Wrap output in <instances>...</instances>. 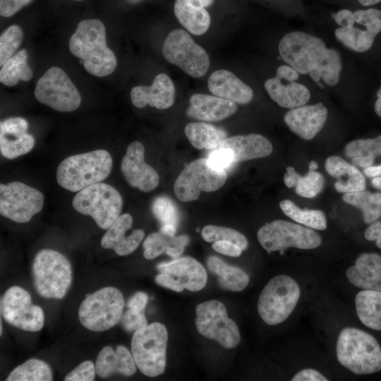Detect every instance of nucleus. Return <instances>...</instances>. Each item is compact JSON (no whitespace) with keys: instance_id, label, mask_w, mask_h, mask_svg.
I'll return each mask as SVG.
<instances>
[{"instance_id":"obj_52","label":"nucleus","mask_w":381,"mask_h":381,"mask_svg":"<svg viewBox=\"0 0 381 381\" xmlns=\"http://www.w3.org/2000/svg\"><path fill=\"white\" fill-rule=\"evenodd\" d=\"M148 301V296L147 294L139 291L135 293L128 301L127 307L129 309L138 311L145 312Z\"/></svg>"},{"instance_id":"obj_44","label":"nucleus","mask_w":381,"mask_h":381,"mask_svg":"<svg viewBox=\"0 0 381 381\" xmlns=\"http://www.w3.org/2000/svg\"><path fill=\"white\" fill-rule=\"evenodd\" d=\"M23 38L20 27L13 25L6 29L0 36V65L2 66L18 49Z\"/></svg>"},{"instance_id":"obj_28","label":"nucleus","mask_w":381,"mask_h":381,"mask_svg":"<svg viewBox=\"0 0 381 381\" xmlns=\"http://www.w3.org/2000/svg\"><path fill=\"white\" fill-rule=\"evenodd\" d=\"M218 147L231 150L235 163L266 157L273 150L271 142L263 135L256 133L226 138Z\"/></svg>"},{"instance_id":"obj_29","label":"nucleus","mask_w":381,"mask_h":381,"mask_svg":"<svg viewBox=\"0 0 381 381\" xmlns=\"http://www.w3.org/2000/svg\"><path fill=\"white\" fill-rule=\"evenodd\" d=\"M264 87L274 102L289 109L305 105L310 98V92L304 85L277 76L267 80Z\"/></svg>"},{"instance_id":"obj_8","label":"nucleus","mask_w":381,"mask_h":381,"mask_svg":"<svg viewBox=\"0 0 381 381\" xmlns=\"http://www.w3.org/2000/svg\"><path fill=\"white\" fill-rule=\"evenodd\" d=\"M300 296V287L292 277L284 274L275 276L260 294L258 313L269 325L280 324L292 313Z\"/></svg>"},{"instance_id":"obj_26","label":"nucleus","mask_w":381,"mask_h":381,"mask_svg":"<svg viewBox=\"0 0 381 381\" xmlns=\"http://www.w3.org/2000/svg\"><path fill=\"white\" fill-rule=\"evenodd\" d=\"M214 0H176L174 11L179 22L191 34L201 35L211 23L210 16L205 8Z\"/></svg>"},{"instance_id":"obj_5","label":"nucleus","mask_w":381,"mask_h":381,"mask_svg":"<svg viewBox=\"0 0 381 381\" xmlns=\"http://www.w3.org/2000/svg\"><path fill=\"white\" fill-rule=\"evenodd\" d=\"M32 272L35 290L44 298L61 299L71 285V263L66 256L54 250L39 251L34 258Z\"/></svg>"},{"instance_id":"obj_36","label":"nucleus","mask_w":381,"mask_h":381,"mask_svg":"<svg viewBox=\"0 0 381 381\" xmlns=\"http://www.w3.org/2000/svg\"><path fill=\"white\" fill-rule=\"evenodd\" d=\"M284 176V182L286 187H295L297 195L311 198L317 196L323 189L325 179L323 176L316 171H309L305 176L298 174L294 167H288Z\"/></svg>"},{"instance_id":"obj_33","label":"nucleus","mask_w":381,"mask_h":381,"mask_svg":"<svg viewBox=\"0 0 381 381\" xmlns=\"http://www.w3.org/2000/svg\"><path fill=\"white\" fill-rule=\"evenodd\" d=\"M206 263L209 270L219 277V284L223 289L241 291L248 286L249 277L241 268L229 265L214 255L209 256Z\"/></svg>"},{"instance_id":"obj_42","label":"nucleus","mask_w":381,"mask_h":381,"mask_svg":"<svg viewBox=\"0 0 381 381\" xmlns=\"http://www.w3.org/2000/svg\"><path fill=\"white\" fill-rule=\"evenodd\" d=\"M202 238L209 243L217 241H226L238 245L242 250L248 246L246 237L238 231L226 226L207 225L201 231Z\"/></svg>"},{"instance_id":"obj_64","label":"nucleus","mask_w":381,"mask_h":381,"mask_svg":"<svg viewBox=\"0 0 381 381\" xmlns=\"http://www.w3.org/2000/svg\"><path fill=\"white\" fill-rule=\"evenodd\" d=\"M380 87H381V86H380Z\"/></svg>"},{"instance_id":"obj_13","label":"nucleus","mask_w":381,"mask_h":381,"mask_svg":"<svg viewBox=\"0 0 381 381\" xmlns=\"http://www.w3.org/2000/svg\"><path fill=\"white\" fill-rule=\"evenodd\" d=\"M195 326L203 337L219 342L226 349H233L241 341L236 322L229 318L225 306L217 300L198 304L195 308Z\"/></svg>"},{"instance_id":"obj_2","label":"nucleus","mask_w":381,"mask_h":381,"mask_svg":"<svg viewBox=\"0 0 381 381\" xmlns=\"http://www.w3.org/2000/svg\"><path fill=\"white\" fill-rule=\"evenodd\" d=\"M69 49L83 60L86 71L95 76H107L116 68V57L107 45L105 26L99 19L79 22L70 38Z\"/></svg>"},{"instance_id":"obj_55","label":"nucleus","mask_w":381,"mask_h":381,"mask_svg":"<svg viewBox=\"0 0 381 381\" xmlns=\"http://www.w3.org/2000/svg\"><path fill=\"white\" fill-rule=\"evenodd\" d=\"M277 77L289 82H295L299 78V73L289 65H282L277 69Z\"/></svg>"},{"instance_id":"obj_37","label":"nucleus","mask_w":381,"mask_h":381,"mask_svg":"<svg viewBox=\"0 0 381 381\" xmlns=\"http://www.w3.org/2000/svg\"><path fill=\"white\" fill-rule=\"evenodd\" d=\"M342 199L362 211L365 224H371L381 217V193L363 190L344 193Z\"/></svg>"},{"instance_id":"obj_41","label":"nucleus","mask_w":381,"mask_h":381,"mask_svg":"<svg viewBox=\"0 0 381 381\" xmlns=\"http://www.w3.org/2000/svg\"><path fill=\"white\" fill-rule=\"evenodd\" d=\"M334 35L345 47L357 52H364L371 48L376 36L366 29L362 30L355 26L338 28Z\"/></svg>"},{"instance_id":"obj_12","label":"nucleus","mask_w":381,"mask_h":381,"mask_svg":"<svg viewBox=\"0 0 381 381\" xmlns=\"http://www.w3.org/2000/svg\"><path fill=\"white\" fill-rule=\"evenodd\" d=\"M162 51L169 62L193 78L202 77L209 68L210 61L206 51L182 29H176L169 32Z\"/></svg>"},{"instance_id":"obj_46","label":"nucleus","mask_w":381,"mask_h":381,"mask_svg":"<svg viewBox=\"0 0 381 381\" xmlns=\"http://www.w3.org/2000/svg\"><path fill=\"white\" fill-rule=\"evenodd\" d=\"M209 164L214 168L226 170L235 164L234 155L226 147H217L207 157Z\"/></svg>"},{"instance_id":"obj_56","label":"nucleus","mask_w":381,"mask_h":381,"mask_svg":"<svg viewBox=\"0 0 381 381\" xmlns=\"http://www.w3.org/2000/svg\"><path fill=\"white\" fill-rule=\"evenodd\" d=\"M363 173L366 177L371 179L372 186L381 190V164L365 168Z\"/></svg>"},{"instance_id":"obj_54","label":"nucleus","mask_w":381,"mask_h":381,"mask_svg":"<svg viewBox=\"0 0 381 381\" xmlns=\"http://www.w3.org/2000/svg\"><path fill=\"white\" fill-rule=\"evenodd\" d=\"M364 236L368 241H375L377 246L381 249V221L372 223L365 231Z\"/></svg>"},{"instance_id":"obj_47","label":"nucleus","mask_w":381,"mask_h":381,"mask_svg":"<svg viewBox=\"0 0 381 381\" xmlns=\"http://www.w3.org/2000/svg\"><path fill=\"white\" fill-rule=\"evenodd\" d=\"M95 365L90 361H85L71 370L64 378L66 381H92L95 379Z\"/></svg>"},{"instance_id":"obj_40","label":"nucleus","mask_w":381,"mask_h":381,"mask_svg":"<svg viewBox=\"0 0 381 381\" xmlns=\"http://www.w3.org/2000/svg\"><path fill=\"white\" fill-rule=\"evenodd\" d=\"M52 371L49 365L42 360L30 358L15 368L6 381H51Z\"/></svg>"},{"instance_id":"obj_19","label":"nucleus","mask_w":381,"mask_h":381,"mask_svg":"<svg viewBox=\"0 0 381 381\" xmlns=\"http://www.w3.org/2000/svg\"><path fill=\"white\" fill-rule=\"evenodd\" d=\"M327 119V109L321 102L303 105L288 111L284 121L301 138L310 140L322 130Z\"/></svg>"},{"instance_id":"obj_62","label":"nucleus","mask_w":381,"mask_h":381,"mask_svg":"<svg viewBox=\"0 0 381 381\" xmlns=\"http://www.w3.org/2000/svg\"><path fill=\"white\" fill-rule=\"evenodd\" d=\"M0 323H1V327H0L1 332H0V334L1 335V334H2V322H1H1H0Z\"/></svg>"},{"instance_id":"obj_11","label":"nucleus","mask_w":381,"mask_h":381,"mask_svg":"<svg viewBox=\"0 0 381 381\" xmlns=\"http://www.w3.org/2000/svg\"><path fill=\"white\" fill-rule=\"evenodd\" d=\"M227 179L226 170L212 167L206 158L188 164L175 181L174 190L182 202L198 199L201 192H213L224 186Z\"/></svg>"},{"instance_id":"obj_34","label":"nucleus","mask_w":381,"mask_h":381,"mask_svg":"<svg viewBox=\"0 0 381 381\" xmlns=\"http://www.w3.org/2000/svg\"><path fill=\"white\" fill-rule=\"evenodd\" d=\"M357 315L366 327L381 330V291L363 290L355 298Z\"/></svg>"},{"instance_id":"obj_35","label":"nucleus","mask_w":381,"mask_h":381,"mask_svg":"<svg viewBox=\"0 0 381 381\" xmlns=\"http://www.w3.org/2000/svg\"><path fill=\"white\" fill-rule=\"evenodd\" d=\"M344 153L355 167L368 168L376 157L381 155V135L375 138L352 140L346 145Z\"/></svg>"},{"instance_id":"obj_3","label":"nucleus","mask_w":381,"mask_h":381,"mask_svg":"<svg viewBox=\"0 0 381 381\" xmlns=\"http://www.w3.org/2000/svg\"><path fill=\"white\" fill-rule=\"evenodd\" d=\"M112 164V157L105 150L69 156L59 164L56 181L61 187L78 192L107 179L111 171Z\"/></svg>"},{"instance_id":"obj_14","label":"nucleus","mask_w":381,"mask_h":381,"mask_svg":"<svg viewBox=\"0 0 381 381\" xmlns=\"http://www.w3.org/2000/svg\"><path fill=\"white\" fill-rule=\"evenodd\" d=\"M35 96L38 102L61 112L77 109L81 97L77 87L61 68L53 66L38 80Z\"/></svg>"},{"instance_id":"obj_15","label":"nucleus","mask_w":381,"mask_h":381,"mask_svg":"<svg viewBox=\"0 0 381 381\" xmlns=\"http://www.w3.org/2000/svg\"><path fill=\"white\" fill-rule=\"evenodd\" d=\"M44 200L40 190L22 182L0 184V214L13 222H29L42 210Z\"/></svg>"},{"instance_id":"obj_6","label":"nucleus","mask_w":381,"mask_h":381,"mask_svg":"<svg viewBox=\"0 0 381 381\" xmlns=\"http://www.w3.org/2000/svg\"><path fill=\"white\" fill-rule=\"evenodd\" d=\"M168 332L164 325L152 322L135 331L131 339V352L140 371L148 377L164 372Z\"/></svg>"},{"instance_id":"obj_17","label":"nucleus","mask_w":381,"mask_h":381,"mask_svg":"<svg viewBox=\"0 0 381 381\" xmlns=\"http://www.w3.org/2000/svg\"><path fill=\"white\" fill-rule=\"evenodd\" d=\"M145 147L139 141L131 143L121 162V171L126 182L143 192L155 189L159 183L157 172L144 159Z\"/></svg>"},{"instance_id":"obj_49","label":"nucleus","mask_w":381,"mask_h":381,"mask_svg":"<svg viewBox=\"0 0 381 381\" xmlns=\"http://www.w3.org/2000/svg\"><path fill=\"white\" fill-rule=\"evenodd\" d=\"M32 0H0V14L3 17H11Z\"/></svg>"},{"instance_id":"obj_60","label":"nucleus","mask_w":381,"mask_h":381,"mask_svg":"<svg viewBox=\"0 0 381 381\" xmlns=\"http://www.w3.org/2000/svg\"><path fill=\"white\" fill-rule=\"evenodd\" d=\"M308 167H309V169H308L309 171H315L318 169V166L315 162L311 161L309 163Z\"/></svg>"},{"instance_id":"obj_51","label":"nucleus","mask_w":381,"mask_h":381,"mask_svg":"<svg viewBox=\"0 0 381 381\" xmlns=\"http://www.w3.org/2000/svg\"><path fill=\"white\" fill-rule=\"evenodd\" d=\"M292 381H327L328 379L319 371L305 368L298 371L291 378Z\"/></svg>"},{"instance_id":"obj_59","label":"nucleus","mask_w":381,"mask_h":381,"mask_svg":"<svg viewBox=\"0 0 381 381\" xmlns=\"http://www.w3.org/2000/svg\"><path fill=\"white\" fill-rule=\"evenodd\" d=\"M358 2L363 6H371L380 3L381 0H358Z\"/></svg>"},{"instance_id":"obj_4","label":"nucleus","mask_w":381,"mask_h":381,"mask_svg":"<svg viewBox=\"0 0 381 381\" xmlns=\"http://www.w3.org/2000/svg\"><path fill=\"white\" fill-rule=\"evenodd\" d=\"M336 353L339 363L354 374L381 370V347L374 337L361 329L344 328L337 337Z\"/></svg>"},{"instance_id":"obj_43","label":"nucleus","mask_w":381,"mask_h":381,"mask_svg":"<svg viewBox=\"0 0 381 381\" xmlns=\"http://www.w3.org/2000/svg\"><path fill=\"white\" fill-rule=\"evenodd\" d=\"M155 218L162 225L178 226L179 214L175 203L166 195H159L154 199L151 205Z\"/></svg>"},{"instance_id":"obj_24","label":"nucleus","mask_w":381,"mask_h":381,"mask_svg":"<svg viewBox=\"0 0 381 381\" xmlns=\"http://www.w3.org/2000/svg\"><path fill=\"white\" fill-rule=\"evenodd\" d=\"M207 87L213 95L246 104L253 98V91L232 72L221 69L214 71L209 77Z\"/></svg>"},{"instance_id":"obj_30","label":"nucleus","mask_w":381,"mask_h":381,"mask_svg":"<svg viewBox=\"0 0 381 381\" xmlns=\"http://www.w3.org/2000/svg\"><path fill=\"white\" fill-rule=\"evenodd\" d=\"M325 170L337 179L334 188L339 193H351L363 190L365 179L359 169L339 156L329 157L325 164Z\"/></svg>"},{"instance_id":"obj_23","label":"nucleus","mask_w":381,"mask_h":381,"mask_svg":"<svg viewBox=\"0 0 381 381\" xmlns=\"http://www.w3.org/2000/svg\"><path fill=\"white\" fill-rule=\"evenodd\" d=\"M189 102L186 115L199 121H221L237 111L236 103L213 95L194 94L190 97Z\"/></svg>"},{"instance_id":"obj_1","label":"nucleus","mask_w":381,"mask_h":381,"mask_svg":"<svg viewBox=\"0 0 381 381\" xmlns=\"http://www.w3.org/2000/svg\"><path fill=\"white\" fill-rule=\"evenodd\" d=\"M278 50L287 65L299 74H308L320 86L321 80L329 86L338 83L342 69L341 56L319 37L301 31L291 32L282 38Z\"/></svg>"},{"instance_id":"obj_45","label":"nucleus","mask_w":381,"mask_h":381,"mask_svg":"<svg viewBox=\"0 0 381 381\" xmlns=\"http://www.w3.org/2000/svg\"><path fill=\"white\" fill-rule=\"evenodd\" d=\"M355 22L377 35L381 32V11L377 8L357 10L353 12Z\"/></svg>"},{"instance_id":"obj_25","label":"nucleus","mask_w":381,"mask_h":381,"mask_svg":"<svg viewBox=\"0 0 381 381\" xmlns=\"http://www.w3.org/2000/svg\"><path fill=\"white\" fill-rule=\"evenodd\" d=\"M349 282L363 290L381 291V256L377 253L361 254L346 272Z\"/></svg>"},{"instance_id":"obj_22","label":"nucleus","mask_w":381,"mask_h":381,"mask_svg":"<svg viewBox=\"0 0 381 381\" xmlns=\"http://www.w3.org/2000/svg\"><path fill=\"white\" fill-rule=\"evenodd\" d=\"M132 224L133 217L131 214H121L102 236V246L114 250L121 256L133 253L143 239L145 232L142 229H134L130 234L126 235Z\"/></svg>"},{"instance_id":"obj_27","label":"nucleus","mask_w":381,"mask_h":381,"mask_svg":"<svg viewBox=\"0 0 381 381\" xmlns=\"http://www.w3.org/2000/svg\"><path fill=\"white\" fill-rule=\"evenodd\" d=\"M136 367L133 355L121 345H118L116 349L110 346H104L95 363L96 373L102 378L114 374L131 376L136 372Z\"/></svg>"},{"instance_id":"obj_32","label":"nucleus","mask_w":381,"mask_h":381,"mask_svg":"<svg viewBox=\"0 0 381 381\" xmlns=\"http://www.w3.org/2000/svg\"><path fill=\"white\" fill-rule=\"evenodd\" d=\"M184 132L192 146L198 150H214L227 138L224 130L204 122L189 123Z\"/></svg>"},{"instance_id":"obj_9","label":"nucleus","mask_w":381,"mask_h":381,"mask_svg":"<svg viewBox=\"0 0 381 381\" xmlns=\"http://www.w3.org/2000/svg\"><path fill=\"white\" fill-rule=\"evenodd\" d=\"M124 299L116 288L107 286L88 296L80 304V323L93 332H103L116 325L121 319Z\"/></svg>"},{"instance_id":"obj_57","label":"nucleus","mask_w":381,"mask_h":381,"mask_svg":"<svg viewBox=\"0 0 381 381\" xmlns=\"http://www.w3.org/2000/svg\"><path fill=\"white\" fill-rule=\"evenodd\" d=\"M159 231L164 234L173 236H175L176 226L171 224H164L161 226Z\"/></svg>"},{"instance_id":"obj_48","label":"nucleus","mask_w":381,"mask_h":381,"mask_svg":"<svg viewBox=\"0 0 381 381\" xmlns=\"http://www.w3.org/2000/svg\"><path fill=\"white\" fill-rule=\"evenodd\" d=\"M122 325L130 332H135L147 325L145 312H138L128 309L122 316Z\"/></svg>"},{"instance_id":"obj_21","label":"nucleus","mask_w":381,"mask_h":381,"mask_svg":"<svg viewBox=\"0 0 381 381\" xmlns=\"http://www.w3.org/2000/svg\"><path fill=\"white\" fill-rule=\"evenodd\" d=\"M174 98V85L165 73L156 75L150 86H135L131 90V102L138 108L150 105L159 109H168L173 105Z\"/></svg>"},{"instance_id":"obj_39","label":"nucleus","mask_w":381,"mask_h":381,"mask_svg":"<svg viewBox=\"0 0 381 381\" xmlns=\"http://www.w3.org/2000/svg\"><path fill=\"white\" fill-rule=\"evenodd\" d=\"M279 207L288 217L298 224L315 230H325L327 220L325 213L319 210H302L290 200L280 202Z\"/></svg>"},{"instance_id":"obj_58","label":"nucleus","mask_w":381,"mask_h":381,"mask_svg":"<svg viewBox=\"0 0 381 381\" xmlns=\"http://www.w3.org/2000/svg\"><path fill=\"white\" fill-rule=\"evenodd\" d=\"M377 96V99L375 104V111L380 117H381V87L378 90Z\"/></svg>"},{"instance_id":"obj_53","label":"nucleus","mask_w":381,"mask_h":381,"mask_svg":"<svg viewBox=\"0 0 381 381\" xmlns=\"http://www.w3.org/2000/svg\"><path fill=\"white\" fill-rule=\"evenodd\" d=\"M334 21L341 28H351L355 25L353 12L349 9H341L334 15Z\"/></svg>"},{"instance_id":"obj_38","label":"nucleus","mask_w":381,"mask_h":381,"mask_svg":"<svg viewBox=\"0 0 381 381\" xmlns=\"http://www.w3.org/2000/svg\"><path fill=\"white\" fill-rule=\"evenodd\" d=\"M32 71L28 64V52L23 49L15 54L2 66L0 81L6 86L16 85L20 80L28 81Z\"/></svg>"},{"instance_id":"obj_10","label":"nucleus","mask_w":381,"mask_h":381,"mask_svg":"<svg viewBox=\"0 0 381 381\" xmlns=\"http://www.w3.org/2000/svg\"><path fill=\"white\" fill-rule=\"evenodd\" d=\"M257 238L267 253L279 251L281 255L288 248L310 250L322 243L315 229L282 219L266 223L258 231Z\"/></svg>"},{"instance_id":"obj_20","label":"nucleus","mask_w":381,"mask_h":381,"mask_svg":"<svg viewBox=\"0 0 381 381\" xmlns=\"http://www.w3.org/2000/svg\"><path fill=\"white\" fill-rule=\"evenodd\" d=\"M28 121L22 117H11L0 123V150L7 159L28 153L35 145L33 136L27 133Z\"/></svg>"},{"instance_id":"obj_7","label":"nucleus","mask_w":381,"mask_h":381,"mask_svg":"<svg viewBox=\"0 0 381 381\" xmlns=\"http://www.w3.org/2000/svg\"><path fill=\"white\" fill-rule=\"evenodd\" d=\"M72 205L79 213L90 216L99 227L107 229L121 215L123 199L113 186L99 182L79 190Z\"/></svg>"},{"instance_id":"obj_63","label":"nucleus","mask_w":381,"mask_h":381,"mask_svg":"<svg viewBox=\"0 0 381 381\" xmlns=\"http://www.w3.org/2000/svg\"><path fill=\"white\" fill-rule=\"evenodd\" d=\"M75 1H82V0H75Z\"/></svg>"},{"instance_id":"obj_16","label":"nucleus","mask_w":381,"mask_h":381,"mask_svg":"<svg viewBox=\"0 0 381 381\" xmlns=\"http://www.w3.org/2000/svg\"><path fill=\"white\" fill-rule=\"evenodd\" d=\"M1 313L8 324L25 331L37 332L44 326L42 309L32 304L30 294L18 286L8 288L4 293Z\"/></svg>"},{"instance_id":"obj_18","label":"nucleus","mask_w":381,"mask_h":381,"mask_svg":"<svg viewBox=\"0 0 381 381\" xmlns=\"http://www.w3.org/2000/svg\"><path fill=\"white\" fill-rule=\"evenodd\" d=\"M159 273L169 275L179 288L191 291L201 290L207 284V275L205 267L195 259L186 256L157 265Z\"/></svg>"},{"instance_id":"obj_31","label":"nucleus","mask_w":381,"mask_h":381,"mask_svg":"<svg viewBox=\"0 0 381 381\" xmlns=\"http://www.w3.org/2000/svg\"><path fill=\"white\" fill-rule=\"evenodd\" d=\"M188 243L189 237L186 235L170 236L160 231L154 232L148 235L143 242V255L146 259L152 260L164 253L177 258L183 253Z\"/></svg>"},{"instance_id":"obj_50","label":"nucleus","mask_w":381,"mask_h":381,"mask_svg":"<svg viewBox=\"0 0 381 381\" xmlns=\"http://www.w3.org/2000/svg\"><path fill=\"white\" fill-rule=\"evenodd\" d=\"M212 248L219 253L231 257H238L243 251L238 245L226 241H214L212 245Z\"/></svg>"},{"instance_id":"obj_61","label":"nucleus","mask_w":381,"mask_h":381,"mask_svg":"<svg viewBox=\"0 0 381 381\" xmlns=\"http://www.w3.org/2000/svg\"><path fill=\"white\" fill-rule=\"evenodd\" d=\"M126 1L130 4H138L141 2L143 0H126Z\"/></svg>"}]
</instances>
